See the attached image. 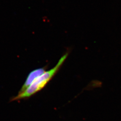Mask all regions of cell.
<instances>
[{"instance_id": "obj_1", "label": "cell", "mask_w": 121, "mask_h": 121, "mask_svg": "<svg viewBox=\"0 0 121 121\" xmlns=\"http://www.w3.org/2000/svg\"><path fill=\"white\" fill-rule=\"evenodd\" d=\"M69 54V52H66L60 57L56 65L53 68L48 71H46L43 74L36 78L25 91L21 94H17V95L11 98L10 101H12L28 98L42 90L57 73L68 56Z\"/></svg>"}, {"instance_id": "obj_2", "label": "cell", "mask_w": 121, "mask_h": 121, "mask_svg": "<svg viewBox=\"0 0 121 121\" xmlns=\"http://www.w3.org/2000/svg\"><path fill=\"white\" fill-rule=\"evenodd\" d=\"M46 66H44L42 68L34 69L31 71L28 75L25 82L17 94H21L25 91L35 81L36 78L41 76L46 71Z\"/></svg>"}]
</instances>
